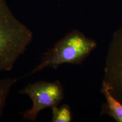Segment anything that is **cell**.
Wrapping results in <instances>:
<instances>
[{
	"mask_svg": "<svg viewBox=\"0 0 122 122\" xmlns=\"http://www.w3.org/2000/svg\"><path fill=\"white\" fill-rule=\"evenodd\" d=\"M33 40L30 30L0 0V72L11 70Z\"/></svg>",
	"mask_w": 122,
	"mask_h": 122,
	"instance_id": "obj_1",
	"label": "cell"
},
{
	"mask_svg": "<svg viewBox=\"0 0 122 122\" xmlns=\"http://www.w3.org/2000/svg\"><path fill=\"white\" fill-rule=\"evenodd\" d=\"M96 47L94 40L87 38L79 31H72L44 53L41 62L33 70L18 79L26 77L46 67L56 69L65 63L80 65Z\"/></svg>",
	"mask_w": 122,
	"mask_h": 122,
	"instance_id": "obj_2",
	"label": "cell"
},
{
	"mask_svg": "<svg viewBox=\"0 0 122 122\" xmlns=\"http://www.w3.org/2000/svg\"><path fill=\"white\" fill-rule=\"evenodd\" d=\"M20 93L29 96L32 101V108L22 113L24 119L32 121L36 120L41 110L58 106L64 98V89L59 81H40L30 83Z\"/></svg>",
	"mask_w": 122,
	"mask_h": 122,
	"instance_id": "obj_3",
	"label": "cell"
},
{
	"mask_svg": "<svg viewBox=\"0 0 122 122\" xmlns=\"http://www.w3.org/2000/svg\"><path fill=\"white\" fill-rule=\"evenodd\" d=\"M102 84L122 104V27L113 35L105 59Z\"/></svg>",
	"mask_w": 122,
	"mask_h": 122,
	"instance_id": "obj_4",
	"label": "cell"
},
{
	"mask_svg": "<svg viewBox=\"0 0 122 122\" xmlns=\"http://www.w3.org/2000/svg\"><path fill=\"white\" fill-rule=\"evenodd\" d=\"M100 92L106 99V102L102 105L101 115H108L116 121L122 122V103L111 95L109 89L103 84Z\"/></svg>",
	"mask_w": 122,
	"mask_h": 122,
	"instance_id": "obj_5",
	"label": "cell"
},
{
	"mask_svg": "<svg viewBox=\"0 0 122 122\" xmlns=\"http://www.w3.org/2000/svg\"><path fill=\"white\" fill-rule=\"evenodd\" d=\"M18 80V78H0V119L3 115L6 101L11 88Z\"/></svg>",
	"mask_w": 122,
	"mask_h": 122,
	"instance_id": "obj_6",
	"label": "cell"
},
{
	"mask_svg": "<svg viewBox=\"0 0 122 122\" xmlns=\"http://www.w3.org/2000/svg\"><path fill=\"white\" fill-rule=\"evenodd\" d=\"M52 110V122H70L72 120V114L69 105L64 104L58 107H53Z\"/></svg>",
	"mask_w": 122,
	"mask_h": 122,
	"instance_id": "obj_7",
	"label": "cell"
}]
</instances>
